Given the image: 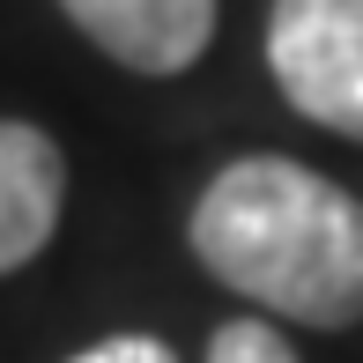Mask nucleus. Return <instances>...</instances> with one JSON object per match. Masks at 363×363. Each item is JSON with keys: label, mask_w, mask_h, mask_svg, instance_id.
I'll list each match as a JSON object with an SVG mask.
<instances>
[{"label": "nucleus", "mask_w": 363, "mask_h": 363, "mask_svg": "<svg viewBox=\"0 0 363 363\" xmlns=\"http://www.w3.org/2000/svg\"><path fill=\"white\" fill-rule=\"evenodd\" d=\"M193 259L296 326L363 319V201L289 156H238L193 208Z\"/></svg>", "instance_id": "f257e3e1"}, {"label": "nucleus", "mask_w": 363, "mask_h": 363, "mask_svg": "<svg viewBox=\"0 0 363 363\" xmlns=\"http://www.w3.org/2000/svg\"><path fill=\"white\" fill-rule=\"evenodd\" d=\"M267 67L311 126L363 141V0H274Z\"/></svg>", "instance_id": "f03ea898"}, {"label": "nucleus", "mask_w": 363, "mask_h": 363, "mask_svg": "<svg viewBox=\"0 0 363 363\" xmlns=\"http://www.w3.org/2000/svg\"><path fill=\"white\" fill-rule=\"evenodd\" d=\"M60 15L134 74H186L216 38V0H60Z\"/></svg>", "instance_id": "7ed1b4c3"}, {"label": "nucleus", "mask_w": 363, "mask_h": 363, "mask_svg": "<svg viewBox=\"0 0 363 363\" xmlns=\"http://www.w3.org/2000/svg\"><path fill=\"white\" fill-rule=\"evenodd\" d=\"M67 201V156L45 126L0 119V274L30 267L60 230Z\"/></svg>", "instance_id": "20e7f679"}, {"label": "nucleus", "mask_w": 363, "mask_h": 363, "mask_svg": "<svg viewBox=\"0 0 363 363\" xmlns=\"http://www.w3.org/2000/svg\"><path fill=\"white\" fill-rule=\"evenodd\" d=\"M208 363H296V349L267 319H230V326L208 334Z\"/></svg>", "instance_id": "39448f33"}, {"label": "nucleus", "mask_w": 363, "mask_h": 363, "mask_svg": "<svg viewBox=\"0 0 363 363\" xmlns=\"http://www.w3.org/2000/svg\"><path fill=\"white\" fill-rule=\"evenodd\" d=\"M67 363H178V356L163 349L156 334H111V341H96V349H82Z\"/></svg>", "instance_id": "423d86ee"}]
</instances>
